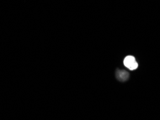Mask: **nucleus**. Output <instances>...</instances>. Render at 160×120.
Wrapping results in <instances>:
<instances>
[{
  "mask_svg": "<svg viewBox=\"0 0 160 120\" xmlns=\"http://www.w3.org/2000/svg\"><path fill=\"white\" fill-rule=\"evenodd\" d=\"M124 65L130 70H135L138 68V63L133 56H128L125 58Z\"/></svg>",
  "mask_w": 160,
  "mask_h": 120,
  "instance_id": "obj_1",
  "label": "nucleus"
},
{
  "mask_svg": "<svg viewBox=\"0 0 160 120\" xmlns=\"http://www.w3.org/2000/svg\"><path fill=\"white\" fill-rule=\"evenodd\" d=\"M118 79L120 80H121V81H126V80L128 79V74L126 71H124V70H122V71L119 72L118 75Z\"/></svg>",
  "mask_w": 160,
  "mask_h": 120,
  "instance_id": "obj_2",
  "label": "nucleus"
}]
</instances>
